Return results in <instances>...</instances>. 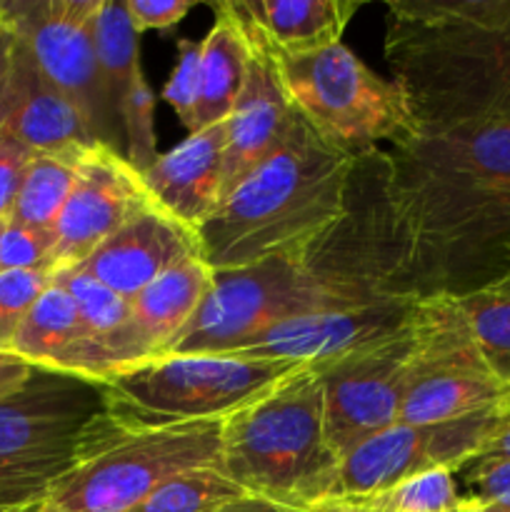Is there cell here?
Returning a JSON list of instances; mask_svg holds the SVG:
<instances>
[{
	"label": "cell",
	"instance_id": "cell-1",
	"mask_svg": "<svg viewBox=\"0 0 510 512\" xmlns=\"http://www.w3.org/2000/svg\"><path fill=\"white\" fill-rule=\"evenodd\" d=\"M380 160L395 288L460 295L510 273V118L420 125Z\"/></svg>",
	"mask_w": 510,
	"mask_h": 512
},
{
	"label": "cell",
	"instance_id": "cell-2",
	"mask_svg": "<svg viewBox=\"0 0 510 512\" xmlns=\"http://www.w3.org/2000/svg\"><path fill=\"white\" fill-rule=\"evenodd\" d=\"M360 160L295 113L283 143L200 225V258L213 270L265 260L313 265L348 220Z\"/></svg>",
	"mask_w": 510,
	"mask_h": 512
},
{
	"label": "cell",
	"instance_id": "cell-3",
	"mask_svg": "<svg viewBox=\"0 0 510 512\" xmlns=\"http://www.w3.org/2000/svg\"><path fill=\"white\" fill-rule=\"evenodd\" d=\"M385 60L418 125L510 118V0H395Z\"/></svg>",
	"mask_w": 510,
	"mask_h": 512
},
{
	"label": "cell",
	"instance_id": "cell-4",
	"mask_svg": "<svg viewBox=\"0 0 510 512\" xmlns=\"http://www.w3.org/2000/svg\"><path fill=\"white\" fill-rule=\"evenodd\" d=\"M300 368L233 353L158 355L130 365L103 383V415L90 428L85 453L113 435L225 420Z\"/></svg>",
	"mask_w": 510,
	"mask_h": 512
},
{
	"label": "cell",
	"instance_id": "cell-5",
	"mask_svg": "<svg viewBox=\"0 0 510 512\" xmlns=\"http://www.w3.org/2000/svg\"><path fill=\"white\" fill-rule=\"evenodd\" d=\"M218 468L245 493L295 508L323 503L338 458L325 438L318 365H305L223 420Z\"/></svg>",
	"mask_w": 510,
	"mask_h": 512
},
{
	"label": "cell",
	"instance_id": "cell-6",
	"mask_svg": "<svg viewBox=\"0 0 510 512\" xmlns=\"http://www.w3.org/2000/svg\"><path fill=\"white\" fill-rule=\"evenodd\" d=\"M395 288L385 275L320 270L290 260H265L213 270V285L190 323L160 355L238 353L265 330L295 315L345 308Z\"/></svg>",
	"mask_w": 510,
	"mask_h": 512
},
{
	"label": "cell",
	"instance_id": "cell-7",
	"mask_svg": "<svg viewBox=\"0 0 510 512\" xmlns=\"http://www.w3.org/2000/svg\"><path fill=\"white\" fill-rule=\"evenodd\" d=\"M263 50L290 108L335 148L365 158L378 143L395 145L420 128L400 85L373 73L343 43L308 53Z\"/></svg>",
	"mask_w": 510,
	"mask_h": 512
},
{
	"label": "cell",
	"instance_id": "cell-8",
	"mask_svg": "<svg viewBox=\"0 0 510 512\" xmlns=\"http://www.w3.org/2000/svg\"><path fill=\"white\" fill-rule=\"evenodd\" d=\"M100 415L103 383L40 368L0 400V512L30 508L80 463Z\"/></svg>",
	"mask_w": 510,
	"mask_h": 512
},
{
	"label": "cell",
	"instance_id": "cell-9",
	"mask_svg": "<svg viewBox=\"0 0 510 512\" xmlns=\"http://www.w3.org/2000/svg\"><path fill=\"white\" fill-rule=\"evenodd\" d=\"M223 420L113 435L20 512H128L180 470L218 465Z\"/></svg>",
	"mask_w": 510,
	"mask_h": 512
},
{
	"label": "cell",
	"instance_id": "cell-10",
	"mask_svg": "<svg viewBox=\"0 0 510 512\" xmlns=\"http://www.w3.org/2000/svg\"><path fill=\"white\" fill-rule=\"evenodd\" d=\"M408 325L413 345L400 423L433 425L503 410L510 385L483 360L455 295L415 298Z\"/></svg>",
	"mask_w": 510,
	"mask_h": 512
},
{
	"label": "cell",
	"instance_id": "cell-11",
	"mask_svg": "<svg viewBox=\"0 0 510 512\" xmlns=\"http://www.w3.org/2000/svg\"><path fill=\"white\" fill-rule=\"evenodd\" d=\"M500 418L503 410L493 408L448 423L390 425L338 460L323 503L375 498L428 470L458 473L483 455Z\"/></svg>",
	"mask_w": 510,
	"mask_h": 512
},
{
	"label": "cell",
	"instance_id": "cell-12",
	"mask_svg": "<svg viewBox=\"0 0 510 512\" xmlns=\"http://www.w3.org/2000/svg\"><path fill=\"white\" fill-rule=\"evenodd\" d=\"M98 5L100 0H0V13L45 78L88 118L98 143L120 150V120L93 40Z\"/></svg>",
	"mask_w": 510,
	"mask_h": 512
},
{
	"label": "cell",
	"instance_id": "cell-13",
	"mask_svg": "<svg viewBox=\"0 0 510 512\" xmlns=\"http://www.w3.org/2000/svg\"><path fill=\"white\" fill-rule=\"evenodd\" d=\"M410 345V325H405L388 338L318 363L325 438L338 460L363 440L400 423Z\"/></svg>",
	"mask_w": 510,
	"mask_h": 512
},
{
	"label": "cell",
	"instance_id": "cell-14",
	"mask_svg": "<svg viewBox=\"0 0 510 512\" xmlns=\"http://www.w3.org/2000/svg\"><path fill=\"white\" fill-rule=\"evenodd\" d=\"M153 205L140 170L120 150L95 143L80 158L70 198L53 228V273L83 263L128 220Z\"/></svg>",
	"mask_w": 510,
	"mask_h": 512
},
{
	"label": "cell",
	"instance_id": "cell-15",
	"mask_svg": "<svg viewBox=\"0 0 510 512\" xmlns=\"http://www.w3.org/2000/svg\"><path fill=\"white\" fill-rule=\"evenodd\" d=\"M415 295L398 288L345 308H325L295 315L245 345L233 355L283 363L318 365L340 358L373 340L388 338L408 325Z\"/></svg>",
	"mask_w": 510,
	"mask_h": 512
},
{
	"label": "cell",
	"instance_id": "cell-16",
	"mask_svg": "<svg viewBox=\"0 0 510 512\" xmlns=\"http://www.w3.org/2000/svg\"><path fill=\"white\" fill-rule=\"evenodd\" d=\"M190 258H200L198 230L153 205L110 235L75 270L130 300L160 273Z\"/></svg>",
	"mask_w": 510,
	"mask_h": 512
},
{
	"label": "cell",
	"instance_id": "cell-17",
	"mask_svg": "<svg viewBox=\"0 0 510 512\" xmlns=\"http://www.w3.org/2000/svg\"><path fill=\"white\" fill-rule=\"evenodd\" d=\"M0 135L15 140L33 155L75 153L98 143L88 118L63 90L45 78L20 40L0 118Z\"/></svg>",
	"mask_w": 510,
	"mask_h": 512
},
{
	"label": "cell",
	"instance_id": "cell-18",
	"mask_svg": "<svg viewBox=\"0 0 510 512\" xmlns=\"http://www.w3.org/2000/svg\"><path fill=\"white\" fill-rule=\"evenodd\" d=\"M248 45L250 60L243 93L225 120L223 198L283 143L295 120V110L290 108L265 50L250 38Z\"/></svg>",
	"mask_w": 510,
	"mask_h": 512
},
{
	"label": "cell",
	"instance_id": "cell-19",
	"mask_svg": "<svg viewBox=\"0 0 510 512\" xmlns=\"http://www.w3.org/2000/svg\"><path fill=\"white\" fill-rule=\"evenodd\" d=\"M10 353L33 368L78 375L95 383H105L120 370L113 355L85 328L78 305L58 283H50L33 305L10 345Z\"/></svg>",
	"mask_w": 510,
	"mask_h": 512
},
{
	"label": "cell",
	"instance_id": "cell-20",
	"mask_svg": "<svg viewBox=\"0 0 510 512\" xmlns=\"http://www.w3.org/2000/svg\"><path fill=\"white\" fill-rule=\"evenodd\" d=\"M223 153L225 120L190 133L140 170V178L160 210L200 230L223 198Z\"/></svg>",
	"mask_w": 510,
	"mask_h": 512
},
{
	"label": "cell",
	"instance_id": "cell-21",
	"mask_svg": "<svg viewBox=\"0 0 510 512\" xmlns=\"http://www.w3.org/2000/svg\"><path fill=\"white\" fill-rule=\"evenodd\" d=\"M243 33L278 53H308L343 38L353 0H228Z\"/></svg>",
	"mask_w": 510,
	"mask_h": 512
},
{
	"label": "cell",
	"instance_id": "cell-22",
	"mask_svg": "<svg viewBox=\"0 0 510 512\" xmlns=\"http://www.w3.org/2000/svg\"><path fill=\"white\" fill-rule=\"evenodd\" d=\"M213 285V268L203 258H190L160 273L130 298L133 320L150 358H158L170 340L190 323Z\"/></svg>",
	"mask_w": 510,
	"mask_h": 512
},
{
	"label": "cell",
	"instance_id": "cell-23",
	"mask_svg": "<svg viewBox=\"0 0 510 512\" xmlns=\"http://www.w3.org/2000/svg\"><path fill=\"white\" fill-rule=\"evenodd\" d=\"M248 60L250 45L243 28L228 3H218L213 28L203 38L198 130L228 120L243 93Z\"/></svg>",
	"mask_w": 510,
	"mask_h": 512
},
{
	"label": "cell",
	"instance_id": "cell-24",
	"mask_svg": "<svg viewBox=\"0 0 510 512\" xmlns=\"http://www.w3.org/2000/svg\"><path fill=\"white\" fill-rule=\"evenodd\" d=\"M53 283H58L75 300L85 328L113 355L120 370L150 360V350L140 338L128 298L75 268L53 273Z\"/></svg>",
	"mask_w": 510,
	"mask_h": 512
},
{
	"label": "cell",
	"instance_id": "cell-25",
	"mask_svg": "<svg viewBox=\"0 0 510 512\" xmlns=\"http://www.w3.org/2000/svg\"><path fill=\"white\" fill-rule=\"evenodd\" d=\"M85 150L58 155H33L28 170H25L15 208L8 218L10 223L25 225V228L53 230L65 203H68Z\"/></svg>",
	"mask_w": 510,
	"mask_h": 512
},
{
	"label": "cell",
	"instance_id": "cell-26",
	"mask_svg": "<svg viewBox=\"0 0 510 512\" xmlns=\"http://www.w3.org/2000/svg\"><path fill=\"white\" fill-rule=\"evenodd\" d=\"M488 368L510 385V273L455 295Z\"/></svg>",
	"mask_w": 510,
	"mask_h": 512
},
{
	"label": "cell",
	"instance_id": "cell-27",
	"mask_svg": "<svg viewBox=\"0 0 510 512\" xmlns=\"http://www.w3.org/2000/svg\"><path fill=\"white\" fill-rule=\"evenodd\" d=\"M248 495L218 465H203L165 478L128 512H220Z\"/></svg>",
	"mask_w": 510,
	"mask_h": 512
},
{
	"label": "cell",
	"instance_id": "cell-28",
	"mask_svg": "<svg viewBox=\"0 0 510 512\" xmlns=\"http://www.w3.org/2000/svg\"><path fill=\"white\" fill-rule=\"evenodd\" d=\"M93 40L100 73L108 85L113 108L118 110V103L125 98V93L143 75L138 55V33H135L133 20L125 8V0H100L93 20Z\"/></svg>",
	"mask_w": 510,
	"mask_h": 512
},
{
	"label": "cell",
	"instance_id": "cell-29",
	"mask_svg": "<svg viewBox=\"0 0 510 512\" xmlns=\"http://www.w3.org/2000/svg\"><path fill=\"white\" fill-rule=\"evenodd\" d=\"M115 113L125 133V158L135 170H145L158 158V135H155V95L143 75L125 93Z\"/></svg>",
	"mask_w": 510,
	"mask_h": 512
},
{
	"label": "cell",
	"instance_id": "cell-30",
	"mask_svg": "<svg viewBox=\"0 0 510 512\" xmlns=\"http://www.w3.org/2000/svg\"><path fill=\"white\" fill-rule=\"evenodd\" d=\"M390 512H453L463 500L453 470H428L403 480L393 490L375 495Z\"/></svg>",
	"mask_w": 510,
	"mask_h": 512
},
{
	"label": "cell",
	"instance_id": "cell-31",
	"mask_svg": "<svg viewBox=\"0 0 510 512\" xmlns=\"http://www.w3.org/2000/svg\"><path fill=\"white\" fill-rule=\"evenodd\" d=\"M53 283L45 270H0V350L10 353L20 325Z\"/></svg>",
	"mask_w": 510,
	"mask_h": 512
},
{
	"label": "cell",
	"instance_id": "cell-32",
	"mask_svg": "<svg viewBox=\"0 0 510 512\" xmlns=\"http://www.w3.org/2000/svg\"><path fill=\"white\" fill-rule=\"evenodd\" d=\"M200 60H203V40H178V65L170 73L163 88V100L170 105L183 128L198 133L200 108Z\"/></svg>",
	"mask_w": 510,
	"mask_h": 512
},
{
	"label": "cell",
	"instance_id": "cell-33",
	"mask_svg": "<svg viewBox=\"0 0 510 512\" xmlns=\"http://www.w3.org/2000/svg\"><path fill=\"white\" fill-rule=\"evenodd\" d=\"M55 233L5 223L0 235V270H45L53 275Z\"/></svg>",
	"mask_w": 510,
	"mask_h": 512
},
{
	"label": "cell",
	"instance_id": "cell-34",
	"mask_svg": "<svg viewBox=\"0 0 510 512\" xmlns=\"http://www.w3.org/2000/svg\"><path fill=\"white\" fill-rule=\"evenodd\" d=\"M30 160H33L30 150L0 135V218L3 220H8L13 213Z\"/></svg>",
	"mask_w": 510,
	"mask_h": 512
},
{
	"label": "cell",
	"instance_id": "cell-35",
	"mask_svg": "<svg viewBox=\"0 0 510 512\" xmlns=\"http://www.w3.org/2000/svg\"><path fill=\"white\" fill-rule=\"evenodd\" d=\"M468 468L470 485H473L470 498L488 500V503H498L510 508V460L478 458Z\"/></svg>",
	"mask_w": 510,
	"mask_h": 512
},
{
	"label": "cell",
	"instance_id": "cell-36",
	"mask_svg": "<svg viewBox=\"0 0 510 512\" xmlns=\"http://www.w3.org/2000/svg\"><path fill=\"white\" fill-rule=\"evenodd\" d=\"M193 0H125L135 33L168 30L193 10Z\"/></svg>",
	"mask_w": 510,
	"mask_h": 512
},
{
	"label": "cell",
	"instance_id": "cell-37",
	"mask_svg": "<svg viewBox=\"0 0 510 512\" xmlns=\"http://www.w3.org/2000/svg\"><path fill=\"white\" fill-rule=\"evenodd\" d=\"M35 370L38 368L25 363L18 355L3 353V350H0V400L20 393V390L28 385V380L35 375Z\"/></svg>",
	"mask_w": 510,
	"mask_h": 512
},
{
	"label": "cell",
	"instance_id": "cell-38",
	"mask_svg": "<svg viewBox=\"0 0 510 512\" xmlns=\"http://www.w3.org/2000/svg\"><path fill=\"white\" fill-rule=\"evenodd\" d=\"M15 50H18V35L0 13V118H3L5 98H8L10 80H13Z\"/></svg>",
	"mask_w": 510,
	"mask_h": 512
},
{
	"label": "cell",
	"instance_id": "cell-39",
	"mask_svg": "<svg viewBox=\"0 0 510 512\" xmlns=\"http://www.w3.org/2000/svg\"><path fill=\"white\" fill-rule=\"evenodd\" d=\"M220 512H323V508H320V505H315V508H295V505L275 503V500L248 495L245 500L228 505V508H223Z\"/></svg>",
	"mask_w": 510,
	"mask_h": 512
},
{
	"label": "cell",
	"instance_id": "cell-40",
	"mask_svg": "<svg viewBox=\"0 0 510 512\" xmlns=\"http://www.w3.org/2000/svg\"><path fill=\"white\" fill-rule=\"evenodd\" d=\"M480 458H505L510 460V413H503L498 428L490 435L488 445H485Z\"/></svg>",
	"mask_w": 510,
	"mask_h": 512
},
{
	"label": "cell",
	"instance_id": "cell-41",
	"mask_svg": "<svg viewBox=\"0 0 510 512\" xmlns=\"http://www.w3.org/2000/svg\"><path fill=\"white\" fill-rule=\"evenodd\" d=\"M323 512H390L380 498L345 500V503H323Z\"/></svg>",
	"mask_w": 510,
	"mask_h": 512
},
{
	"label": "cell",
	"instance_id": "cell-42",
	"mask_svg": "<svg viewBox=\"0 0 510 512\" xmlns=\"http://www.w3.org/2000/svg\"><path fill=\"white\" fill-rule=\"evenodd\" d=\"M465 500H468V512H510V508H505V505L488 503V500L470 498V495H465Z\"/></svg>",
	"mask_w": 510,
	"mask_h": 512
},
{
	"label": "cell",
	"instance_id": "cell-43",
	"mask_svg": "<svg viewBox=\"0 0 510 512\" xmlns=\"http://www.w3.org/2000/svg\"><path fill=\"white\" fill-rule=\"evenodd\" d=\"M453 512H468V500H460V505H458V508H455Z\"/></svg>",
	"mask_w": 510,
	"mask_h": 512
},
{
	"label": "cell",
	"instance_id": "cell-44",
	"mask_svg": "<svg viewBox=\"0 0 510 512\" xmlns=\"http://www.w3.org/2000/svg\"><path fill=\"white\" fill-rule=\"evenodd\" d=\"M503 413H510V395H508V400L503 403Z\"/></svg>",
	"mask_w": 510,
	"mask_h": 512
},
{
	"label": "cell",
	"instance_id": "cell-45",
	"mask_svg": "<svg viewBox=\"0 0 510 512\" xmlns=\"http://www.w3.org/2000/svg\"><path fill=\"white\" fill-rule=\"evenodd\" d=\"M5 223H8V220H3V218H0V235H3V228H5Z\"/></svg>",
	"mask_w": 510,
	"mask_h": 512
}]
</instances>
